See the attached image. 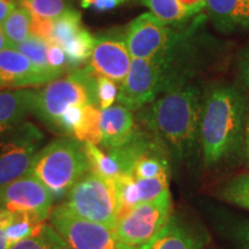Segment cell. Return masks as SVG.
Here are the masks:
<instances>
[{
	"label": "cell",
	"mask_w": 249,
	"mask_h": 249,
	"mask_svg": "<svg viewBox=\"0 0 249 249\" xmlns=\"http://www.w3.org/2000/svg\"><path fill=\"white\" fill-rule=\"evenodd\" d=\"M124 0H82L81 5L83 8H93L96 11L104 12L116 8L117 6L123 4Z\"/></svg>",
	"instance_id": "cell-36"
},
{
	"label": "cell",
	"mask_w": 249,
	"mask_h": 249,
	"mask_svg": "<svg viewBox=\"0 0 249 249\" xmlns=\"http://www.w3.org/2000/svg\"><path fill=\"white\" fill-rule=\"evenodd\" d=\"M132 60L126 36H102L96 38L87 67L96 76H105L121 85L128 74Z\"/></svg>",
	"instance_id": "cell-13"
},
{
	"label": "cell",
	"mask_w": 249,
	"mask_h": 249,
	"mask_svg": "<svg viewBox=\"0 0 249 249\" xmlns=\"http://www.w3.org/2000/svg\"><path fill=\"white\" fill-rule=\"evenodd\" d=\"M135 249H140V248H135Z\"/></svg>",
	"instance_id": "cell-42"
},
{
	"label": "cell",
	"mask_w": 249,
	"mask_h": 249,
	"mask_svg": "<svg viewBox=\"0 0 249 249\" xmlns=\"http://www.w3.org/2000/svg\"><path fill=\"white\" fill-rule=\"evenodd\" d=\"M96 38L88 30L81 29L70 42L62 46L66 54V66L68 70H77L80 65L85 64L91 57Z\"/></svg>",
	"instance_id": "cell-21"
},
{
	"label": "cell",
	"mask_w": 249,
	"mask_h": 249,
	"mask_svg": "<svg viewBox=\"0 0 249 249\" xmlns=\"http://www.w3.org/2000/svg\"><path fill=\"white\" fill-rule=\"evenodd\" d=\"M53 198L48 187L31 174L0 187L1 209L31 214L43 222L50 217Z\"/></svg>",
	"instance_id": "cell-12"
},
{
	"label": "cell",
	"mask_w": 249,
	"mask_h": 249,
	"mask_svg": "<svg viewBox=\"0 0 249 249\" xmlns=\"http://www.w3.org/2000/svg\"><path fill=\"white\" fill-rule=\"evenodd\" d=\"M31 15L26 8L15 7L1 23L9 48L15 49L30 36Z\"/></svg>",
	"instance_id": "cell-19"
},
{
	"label": "cell",
	"mask_w": 249,
	"mask_h": 249,
	"mask_svg": "<svg viewBox=\"0 0 249 249\" xmlns=\"http://www.w3.org/2000/svg\"><path fill=\"white\" fill-rule=\"evenodd\" d=\"M202 91L194 83L171 90L140 110V123L160 139L171 157L181 163L200 145Z\"/></svg>",
	"instance_id": "cell-1"
},
{
	"label": "cell",
	"mask_w": 249,
	"mask_h": 249,
	"mask_svg": "<svg viewBox=\"0 0 249 249\" xmlns=\"http://www.w3.org/2000/svg\"><path fill=\"white\" fill-rule=\"evenodd\" d=\"M50 222L71 249H135L123 244L114 230L76 216L66 204L51 210Z\"/></svg>",
	"instance_id": "cell-8"
},
{
	"label": "cell",
	"mask_w": 249,
	"mask_h": 249,
	"mask_svg": "<svg viewBox=\"0 0 249 249\" xmlns=\"http://www.w3.org/2000/svg\"><path fill=\"white\" fill-rule=\"evenodd\" d=\"M44 223L31 214L14 213L11 223L5 230L9 245L12 246L36 234Z\"/></svg>",
	"instance_id": "cell-25"
},
{
	"label": "cell",
	"mask_w": 249,
	"mask_h": 249,
	"mask_svg": "<svg viewBox=\"0 0 249 249\" xmlns=\"http://www.w3.org/2000/svg\"><path fill=\"white\" fill-rule=\"evenodd\" d=\"M116 195L118 222L126 216L133 208L141 203L139 195V187L136 180L128 174H120L112 180Z\"/></svg>",
	"instance_id": "cell-20"
},
{
	"label": "cell",
	"mask_w": 249,
	"mask_h": 249,
	"mask_svg": "<svg viewBox=\"0 0 249 249\" xmlns=\"http://www.w3.org/2000/svg\"><path fill=\"white\" fill-rule=\"evenodd\" d=\"M60 75L40 70L17 49L0 51V88H24L52 82Z\"/></svg>",
	"instance_id": "cell-14"
},
{
	"label": "cell",
	"mask_w": 249,
	"mask_h": 249,
	"mask_svg": "<svg viewBox=\"0 0 249 249\" xmlns=\"http://www.w3.org/2000/svg\"><path fill=\"white\" fill-rule=\"evenodd\" d=\"M9 48L7 40H6V37L4 35V31H2V28L0 26V51H2L4 49Z\"/></svg>",
	"instance_id": "cell-41"
},
{
	"label": "cell",
	"mask_w": 249,
	"mask_h": 249,
	"mask_svg": "<svg viewBox=\"0 0 249 249\" xmlns=\"http://www.w3.org/2000/svg\"><path fill=\"white\" fill-rule=\"evenodd\" d=\"M139 1L150 9L152 15L170 26H185L187 21L192 18L178 0H139Z\"/></svg>",
	"instance_id": "cell-22"
},
{
	"label": "cell",
	"mask_w": 249,
	"mask_h": 249,
	"mask_svg": "<svg viewBox=\"0 0 249 249\" xmlns=\"http://www.w3.org/2000/svg\"><path fill=\"white\" fill-rule=\"evenodd\" d=\"M15 8V2L13 0H0V23L4 22L6 18L11 14Z\"/></svg>",
	"instance_id": "cell-38"
},
{
	"label": "cell",
	"mask_w": 249,
	"mask_h": 249,
	"mask_svg": "<svg viewBox=\"0 0 249 249\" xmlns=\"http://www.w3.org/2000/svg\"><path fill=\"white\" fill-rule=\"evenodd\" d=\"M15 49H17L18 51H20L22 54L26 55V57L29 59L35 66L40 68V70L54 71V73H57L61 76L60 73H58V71L52 70L49 65L48 40L30 35L26 40H24V42L21 43V44H18Z\"/></svg>",
	"instance_id": "cell-28"
},
{
	"label": "cell",
	"mask_w": 249,
	"mask_h": 249,
	"mask_svg": "<svg viewBox=\"0 0 249 249\" xmlns=\"http://www.w3.org/2000/svg\"><path fill=\"white\" fill-rule=\"evenodd\" d=\"M42 140L39 129L26 123L13 127L0 141V187L29 172Z\"/></svg>",
	"instance_id": "cell-10"
},
{
	"label": "cell",
	"mask_w": 249,
	"mask_h": 249,
	"mask_svg": "<svg viewBox=\"0 0 249 249\" xmlns=\"http://www.w3.org/2000/svg\"><path fill=\"white\" fill-rule=\"evenodd\" d=\"M90 171L107 180H114L121 174L119 164L108 152H105L97 144L92 142L83 143Z\"/></svg>",
	"instance_id": "cell-23"
},
{
	"label": "cell",
	"mask_w": 249,
	"mask_h": 249,
	"mask_svg": "<svg viewBox=\"0 0 249 249\" xmlns=\"http://www.w3.org/2000/svg\"><path fill=\"white\" fill-rule=\"evenodd\" d=\"M225 232L235 249H249V219L233 220Z\"/></svg>",
	"instance_id": "cell-32"
},
{
	"label": "cell",
	"mask_w": 249,
	"mask_h": 249,
	"mask_svg": "<svg viewBox=\"0 0 249 249\" xmlns=\"http://www.w3.org/2000/svg\"><path fill=\"white\" fill-rule=\"evenodd\" d=\"M11 248V245L7 240V236H6V233L4 230L0 227V249H9Z\"/></svg>",
	"instance_id": "cell-40"
},
{
	"label": "cell",
	"mask_w": 249,
	"mask_h": 249,
	"mask_svg": "<svg viewBox=\"0 0 249 249\" xmlns=\"http://www.w3.org/2000/svg\"><path fill=\"white\" fill-rule=\"evenodd\" d=\"M140 249H202V239L193 231L192 227L172 214L169 222L150 241L139 247Z\"/></svg>",
	"instance_id": "cell-17"
},
{
	"label": "cell",
	"mask_w": 249,
	"mask_h": 249,
	"mask_svg": "<svg viewBox=\"0 0 249 249\" xmlns=\"http://www.w3.org/2000/svg\"><path fill=\"white\" fill-rule=\"evenodd\" d=\"M21 6L29 12L31 17L55 18L67 11L64 0H21Z\"/></svg>",
	"instance_id": "cell-29"
},
{
	"label": "cell",
	"mask_w": 249,
	"mask_h": 249,
	"mask_svg": "<svg viewBox=\"0 0 249 249\" xmlns=\"http://www.w3.org/2000/svg\"><path fill=\"white\" fill-rule=\"evenodd\" d=\"M48 61L50 67L62 75L65 73V67H66V54L61 46L54 43L53 40L48 39Z\"/></svg>",
	"instance_id": "cell-33"
},
{
	"label": "cell",
	"mask_w": 249,
	"mask_h": 249,
	"mask_svg": "<svg viewBox=\"0 0 249 249\" xmlns=\"http://www.w3.org/2000/svg\"><path fill=\"white\" fill-rule=\"evenodd\" d=\"M107 152L119 164L121 174H128L134 179H150L170 173L169 149L145 128L135 129L128 142Z\"/></svg>",
	"instance_id": "cell-5"
},
{
	"label": "cell",
	"mask_w": 249,
	"mask_h": 249,
	"mask_svg": "<svg viewBox=\"0 0 249 249\" xmlns=\"http://www.w3.org/2000/svg\"><path fill=\"white\" fill-rule=\"evenodd\" d=\"M54 28V20L38 17H31L30 35L48 40L51 38Z\"/></svg>",
	"instance_id": "cell-34"
},
{
	"label": "cell",
	"mask_w": 249,
	"mask_h": 249,
	"mask_svg": "<svg viewBox=\"0 0 249 249\" xmlns=\"http://www.w3.org/2000/svg\"><path fill=\"white\" fill-rule=\"evenodd\" d=\"M36 91L30 89L0 92V135L18 126V123L33 111Z\"/></svg>",
	"instance_id": "cell-18"
},
{
	"label": "cell",
	"mask_w": 249,
	"mask_h": 249,
	"mask_svg": "<svg viewBox=\"0 0 249 249\" xmlns=\"http://www.w3.org/2000/svg\"><path fill=\"white\" fill-rule=\"evenodd\" d=\"M173 214L171 193L157 200L141 202L117 224L116 235L123 244L139 248L151 240Z\"/></svg>",
	"instance_id": "cell-9"
},
{
	"label": "cell",
	"mask_w": 249,
	"mask_h": 249,
	"mask_svg": "<svg viewBox=\"0 0 249 249\" xmlns=\"http://www.w3.org/2000/svg\"><path fill=\"white\" fill-rule=\"evenodd\" d=\"M135 119L133 112L123 105H114L101 112V133L99 144L105 150L119 148L132 139L135 132Z\"/></svg>",
	"instance_id": "cell-16"
},
{
	"label": "cell",
	"mask_w": 249,
	"mask_h": 249,
	"mask_svg": "<svg viewBox=\"0 0 249 249\" xmlns=\"http://www.w3.org/2000/svg\"><path fill=\"white\" fill-rule=\"evenodd\" d=\"M96 76L88 67L73 71L61 80L50 82L36 91L33 112L54 130L65 111L76 105H97Z\"/></svg>",
	"instance_id": "cell-4"
},
{
	"label": "cell",
	"mask_w": 249,
	"mask_h": 249,
	"mask_svg": "<svg viewBox=\"0 0 249 249\" xmlns=\"http://www.w3.org/2000/svg\"><path fill=\"white\" fill-rule=\"evenodd\" d=\"M9 249H71L57 230L49 224H43L36 234L12 245Z\"/></svg>",
	"instance_id": "cell-24"
},
{
	"label": "cell",
	"mask_w": 249,
	"mask_h": 249,
	"mask_svg": "<svg viewBox=\"0 0 249 249\" xmlns=\"http://www.w3.org/2000/svg\"><path fill=\"white\" fill-rule=\"evenodd\" d=\"M81 29L82 27H81V15L79 12L67 9L65 13H62L60 17L54 20L53 33L50 39L53 40L62 48Z\"/></svg>",
	"instance_id": "cell-27"
},
{
	"label": "cell",
	"mask_w": 249,
	"mask_h": 249,
	"mask_svg": "<svg viewBox=\"0 0 249 249\" xmlns=\"http://www.w3.org/2000/svg\"><path fill=\"white\" fill-rule=\"evenodd\" d=\"M166 92L157 57L133 59L117 101L130 111H140Z\"/></svg>",
	"instance_id": "cell-11"
},
{
	"label": "cell",
	"mask_w": 249,
	"mask_h": 249,
	"mask_svg": "<svg viewBox=\"0 0 249 249\" xmlns=\"http://www.w3.org/2000/svg\"><path fill=\"white\" fill-rule=\"evenodd\" d=\"M96 83H97V102L98 107L101 110H107L111 107L113 103L116 102L118 97V87L114 81L105 76L96 77Z\"/></svg>",
	"instance_id": "cell-31"
},
{
	"label": "cell",
	"mask_w": 249,
	"mask_h": 249,
	"mask_svg": "<svg viewBox=\"0 0 249 249\" xmlns=\"http://www.w3.org/2000/svg\"><path fill=\"white\" fill-rule=\"evenodd\" d=\"M244 148L246 151V156L249 160V111L247 112L245 123V133H244Z\"/></svg>",
	"instance_id": "cell-39"
},
{
	"label": "cell",
	"mask_w": 249,
	"mask_h": 249,
	"mask_svg": "<svg viewBox=\"0 0 249 249\" xmlns=\"http://www.w3.org/2000/svg\"><path fill=\"white\" fill-rule=\"evenodd\" d=\"M65 204L76 216L116 230L118 214L112 180L89 171L70 189Z\"/></svg>",
	"instance_id": "cell-6"
},
{
	"label": "cell",
	"mask_w": 249,
	"mask_h": 249,
	"mask_svg": "<svg viewBox=\"0 0 249 249\" xmlns=\"http://www.w3.org/2000/svg\"><path fill=\"white\" fill-rule=\"evenodd\" d=\"M198 24L174 27L151 13H143L132 21L126 34V44L133 59H149L165 54L189 38Z\"/></svg>",
	"instance_id": "cell-7"
},
{
	"label": "cell",
	"mask_w": 249,
	"mask_h": 249,
	"mask_svg": "<svg viewBox=\"0 0 249 249\" xmlns=\"http://www.w3.org/2000/svg\"><path fill=\"white\" fill-rule=\"evenodd\" d=\"M218 195L227 203L249 210V174H241L227 181Z\"/></svg>",
	"instance_id": "cell-26"
},
{
	"label": "cell",
	"mask_w": 249,
	"mask_h": 249,
	"mask_svg": "<svg viewBox=\"0 0 249 249\" xmlns=\"http://www.w3.org/2000/svg\"><path fill=\"white\" fill-rule=\"evenodd\" d=\"M89 171L83 143L70 136L54 140L40 149L27 174L42 181L54 198H61Z\"/></svg>",
	"instance_id": "cell-3"
},
{
	"label": "cell",
	"mask_w": 249,
	"mask_h": 249,
	"mask_svg": "<svg viewBox=\"0 0 249 249\" xmlns=\"http://www.w3.org/2000/svg\"><path fill=\"white\" fill-rule=\"evenodd\" d=\"M178 1L192 18L200 14L207 7V0H178Z\"/></svg>",
	"instance_id": "cell-37"
},
{
	"label": "cell",
	"mask_w": 249,
	"mask_h": 249,
	"mask_svg": "<svg viewBox=\"0 0 249 249\" xmlns=\"http://www.w3.org/2000/svg\"><path fill=\"white\" fill-rule=\"evenodd\" d=\"M247 102L235 86L217 85L202 93L200 147L204 165L216 167L244 148Z\"/></svg>",
	"instance_id": "cell-2"
},
{
	"label": "cell",
	"mask_w": 249,
	"mask_h": 249,
	"mask_svg": "<svg viewBox=\"0 0 249 249\" xmlns=\"http://www.w3.org/2000/svg\"><path fill=\"white\" fill-rule=\"evenodd\" d=\"M141 202L157 200L170 192V173H164L150 179H135Z\"/></svg>",
	"instance_id": "cell-30"
},
{
	"label": "cell",
	"mask_w": 249,
	"mask_h": 249,
	"mask_svg": "<svg viewBox=\"0 0 249 249\" xmlns=\"http://www.w3.org/2000/svg\"><path fill=\"white\" fill-rule=\"evenodd\" d=\"M205 9L220 33H249V0H207Z\"/></svg>",
	"instance_id": "cell-15"
},
{
	"label": "cell",
	"mask_w": 249,
	"mask_h": 249,
	"mask_svg": "<svg viewBox=\"0 0 249 249\" xmlns=\"http://www.w3.org/2000/svg\"><path fill=\"white\" fill-rule=\"evenodd\" d=\"M236 67H238V73L242 85L249 91V43L239 52Z\"/></svg>",
	"instance_id": "cell-35"
}]
</instances>
